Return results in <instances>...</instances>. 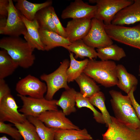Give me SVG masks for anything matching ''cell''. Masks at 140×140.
<instances>
[{
	"instance_id": "cell-1",
	"label": "cell",
	"mask_w": 140,
	"mask_h": 140,
	"mask_svg": "<svg viewBox=\"0 0 140 140\" xmlns=\"http://www.w3.org/2000/svg\"><path fill=\"white\" fill-rule=\"evenodd\" d=\"M110 102L115 117L119 122L130 128L140 129V120L138 117L128 95L114 90L109 91Z\"/></svg>"
},
{
	"instance_id": "cell-2",
	"label": "cell",
	"mask_w": 140,
	"mask_h": 140,
	"mask_svg": "<svg viewBox=\"0 0 140 140\" xmlns=\"http://www.w3.org/2000/svg\"><path fill=\"white\" fill-rule=\"evenodd\" d=\"M0 47L5 50L20 66L28 68L34 64L35 59L34 49L26 41L19 37H4L0 40Z\"/></svg>"
},
{
	"instance_id": "cell-3",
	"label": "cell",
	"mask_w": 140,
	"mask_h": 140,
	"mask_svg": "<svg viewBox=\"0 0 140 140\" xmlns=\"http://www.w3.org/2000/svg\"><path fill=\"white\" fill-rule=\"evenodd\" d=\"M117 66L113 61L89 59L83 73L104 87H110L118 84Z\"/></svg>"
},
{
	"instance_id": "cell-4",
	"label": "cell",
	"mask_w": 140,
	"mask_h": 140,
	"mask_svg": "<svg viewBox=\"0 0 140 140\" xmlns=\"http://www.w3.org/2000/svg\"><path fill=\"white\" fill-rule=\"evenodd\" d=\"M105 29L112 40L140 50V23L132 27L111 24Z\"/></svg>"
},
{
	"instance_id": "cell-5",
	"label": "cell",
	"mask_w": 140,
	"mask_h": 140,
	"mask_svg": "<svg viewBox=\"0 0 140 140\" xmlns=\"http://www.w3.org/2000/svg\"><path fill=\"white\" fill-rule=\"evenodd\" d=\"M70 62L68 59L64 60L58 68L48 74H43L40 78L44 81L47 87L45 98L48 100L53 99L55 94L60 89L65 90L70 88L67 84L66 71L69 66Z\"/></svg>"
},
{
	"instance_id": "cell-6",
	"label": "cell",
	"mask_w": 140,
	"mask_h": 140,
	"mask_svg": "<svg viewBox=\"0 0 140 140\" xmlns=\"http://www.w3.org/2000/svg\"><path fill=\"white\" fill-rule=\"evenodd\" d=\"M23 103L19 111L26 116L37 118L42 113L48 110H57V100H48L45 97L34 98L17 94Z\"/></svg>"
},
{
	"instance_id": "cell-7",
	"label": "cell",
	"mask_w": 140,
	"mask_h": 140,
	"mask_svg": "<svg viewBox=\"0 0 140 140\" xmlns=\"http://www.w3.org/2000/svg\"><path fill=\"white\" fill-rule=\"evenodd\" d=\"M95 3L97 11L95 18L102 21L106 25L111 24L116 15L120 11L133 3L132 0H90Z\"/></svg>"
},
{
	"instance_id": "cell-8",
	"label": "cell",
	"mask_w": 140,
	"mask_h": 140,
	"mask_svg": "<svg viewBox=\"0 0 140 140\" xmlns=\"http://www.w3.org/2000/svg\"><path fill=\"white\" fill-rule=\"evenodd\" d=\"M90 29L87 35L82 39L88 46L97 49L104 48L113 44V40L106 32L103 22L95 18L91 19Z\"/></svg>"
},
{
	"instance_id": "cell-9",
	"label": "cell",
	"mask_w": 140,
	"mask_h": 140,
	"mask_svg": "<svg viewBox=\"0 0 140 140\" xmlns=\"http://www.w3.org/2000/svg\"><path fill=\"white\" fill-rule=\"evenodd\" d=\"M111 119L107 130L102 135L103 140H140V129L130 128L113 116Z\"/></svg>"
},
{
	"instance_id": "cell-10",
	"label": "cell",
	"mask_w": 140,
	"mask_h": 140,
	"mask_svg": "<svg viewBox=\"0 0 140 140\" xmlns=\"http://www.w3.org/2000/svg\"><path fill=\"white\" fill-rule=\"evenodd\" d=\"M7 9L8 13L6 23L4 27L0 29V34L12 37L24 35L27 31L26 28L22 19L21 14L16 8L12 0H9Z\"/></svg>"
},
{
	"instance_id": "cell-11",
	"label": "cell",
	"mask_w": 140,
	"mask_h": 140,
	"mask_svg": "<svg viewBox=\"0 0 140 140\" xmlns=\"http://www.w3.org/2000/svg\"><path fill=\"white\" fill-rule=\"evenodd\" d=\"M15 89L19 95L40 98L44 97L47 87L45 83L38 78L29 74L18 81Z\"/></svg>"
},
{
	"instance_id": "cell-12",
	"label": "cell",
	"mask_w": 140,
	"mask_h": 140,
	"mask_svg": "<svg viewBox=\"0 0 140 140\" xmlns=\"http://www.w3.org/2000/svg\"><path fill=\"white\" fill-rule=\"evenodd\" d=\"M96 5H90L81 0H75L71 2L62 11L61 17L63 19L88 18H95L97 11Z\"/></svg>"
},
{
	"instance_id": "cell-13",
	"label": "cell",
	"mask_w": 140,
	"mask_h": 140,
	"mask_svg": "<svg viewBox=\"0 0 140 140\" xmlns=\"http://www.w3.org/2000/svg\"><path fill=\"white\" fill-rule=\"evenodd\" d=\"M18 108L11 93L5 96L0 101V121H8L13 124L24 121L27 117L20 113Z\"/></svg>"
},
{
	"instance_id": "cell-14",
	"label": "cell",
	"mask_w": 140,
	"mask_h": 140,
	"mask_svg": "<svg viewBox=\"0 0 140 140\" xmlns=\"http://www.w3.org/2000/svg\"><path fill=\"white\" fill-rule=\"evenodd\" d=\"M66 116L62 110H58L46 111L37 118L50 128L63 129H80Z\"/></svg>"
},
{
	"instance_id": "cell-15",
	"label": "cell",
	"mask_w": 140,
	"mask_h": 140,
	"mask_svg": "<svg viewBox=\"0 0 140 140\" xmlns=\"http://www.w3.org/2000/svg\"><path fill=\"white\" fill-rule=\"evenodd\" d=\"M91 19L88 18L72 19L65 27L67 38L72 43L82 39L88 34L91 27Z\"/></svg>"
},
{
	"instance_id": "cell-16",
	"label": "cell",
	"mask_w": 140,
	"mask_h": 140,
	"mask_svg": "<svg viewBox=\"0 0 140 140\" xmlns=\"http://www.w3.org/2000/svg\"><path fill=\"white\" fill-rule=\"evenodd\" d=\"M140 22V0H134L131 5L119 12L115 16L111 24L124 25Z\"/></svg>"
},
{
	"instance_id": "cell-17",
	"label": "cell",
	"mask_w": 140,
	"mask_h": 140,
	"mask_svg": "<svg viewBox=\"0 0 140 140\" xmlns=\"http://www.w3.org/2000/svg\"><path fill=\"white\" fill-rule=\"evenodd\" d=\"M21 16L27 30L23 35L25 41L34 49L45 51V46L39 33L40 26L37 20L35 18L32 21L29 20L22 14Z\"/></svg>"
},
{
	"instance_id": "cell-18",
	"label": "cell",
	"mask_w": 140,
	"mask_h": 140,
	"mask_svg": "<svg viewBox=\"0 0 140 140\" xmlns=\"http://www.w3.org/2000/svg\"><path fill=\"white\" fill-rule=\"evenodd\" d=\"M39 31L45 51H48L58 47L65 48L71 43L68 39L52 31L39 29Z\"/></svg>"
},
{
	"instance_id": "cell-19",
	"label": "cell",
	"mask_w": 140,
	"mask_h": 140,
	"mask_svg": "<svg viewBox=\"0 0 140 140\" xmlns=\"http://www.w3.org/2000/svg\"><path fill=\"white\" fill-rule=\"evenodd\" d=\"M16 8L27 19L32 21L35 18L37 13L41 9L51 6L52 1L47 0L40 3H33L26 0H15Z\"/></svg>"
},
{
	"instance_id": "cell-20",
	"label": "cell",
	"mask_w": 140,
	"mask_h": 140,
	"mask_svg": "<svg viewBox=\"0 0 140 140\" xmlns=\"http://www.w3.org/2000/svg\"><path fill=\"white\" fill-rule=\"evenodd\" d=\"M117 76L118 88L128 94L134 88H136L138 80L134 75L128 73L122 65H117Z\"/></svg>"
},
{
	"instance_id": "cell-21",
	"label": "cell",
	"mask_w": 140,
	"mask_h": 140,
	"mask_svg": "<svg viewBox=\"0 0 140 140\" xmlns=\"http://www.w3.org/2000/svg\"><path fill=\"white\" fill-rule=\"evenodd\" d=\"M65 48L69 52L75 54V58L84 59L85 57L89 59H96L97 57V53L95 48L89 47L84 43L82 39L76 40Z\"/></svg>"
},
{
	"instance_id": "cell-22",
	"label": "cell",
	"mask_w": 140,
	"mask_h": 140,
	"mask_svg": "<svg viewBox=\"0 0 140 140\" xmlns=\"http://www.w3.org/2000/svg\"><path fill=\"white\" fill-rule=\"evenodd\" d=\"M54 140H84L93 139L85 128L82 129H56Z\"/></svg>"
},
{
	"instance_id": "cell-23",
	"label": "cell",
	"mask_w": 140,
	"mask_h": 140,
	"mask_svg": "<svg viewBox=\"0 0 140 140\" xmlns=\"http://www.w3.org/2000/svg\"><path fill=\"white\" fill-rule=\"evenodd\" d=\"M77 92L73 88L65 90L62 93L59 100H57V105L61 108L66 116L69 115L76 111L75 106Z\"/></svg>"
},
{
	"instance_id": "cell-24",
	"label": "cell",
	"mask_w": 140,
	"mask_h": 140,
	"mask_svg": "<svg viewBox=\"0 0 140 140\" xmlns=\"http://www.w3.org/2000/svg\"><path fill=\"white\" fill-rule=\"evenodd\" d=\"M75 80L79 87L80 92L84 97L90 98L100 91L94 81L83 72Z\"/></svg>"
},
{
	"instance_id": "cell-25",
	"label": "cell",
	"mask_w": 140,
	"mask_h": 140,
	"mask_svg": "<svg viewBox=\"0 0 140 140\" xmlns=\"http://www.w3.org/2000/svg\"><path fill=\"white\" fill-rule=\"evenodd\" d=\"M96 51L97 57L102 61H118L126 55L123 49L116 44H113L104 48L97 49Z\"/></svg>"
},
{
	"instance_id": "cell-26",
	"label": "cell",
	"mask_w": 140,
	"mask_h": 140,
	"mask_svg": "<svg viewBox=\"0 0 140 140\" xmlns=\"http://www.w3.org/2000/svg\"><path fill=\"white\" fill-rule=\"evenodd\" d=\"M70 61L66 71L68 83L75 80L83 72L88 63L89 59H86L81 61L76 60L72 53L70 52Z\"/></svg>"
},
{
	"instance_id": "cell-27",
	"label": "cell",
	"mask_w": 140,
	"mask_h": 140,
	"mask_svg": "<svg viewBox=\"0 0 140 140\" xmlns=\"http://www.w3.org/2000/svg\"><path fill=\"white\" fill-rule=\"evenodd\" d=\"M18 66L6 50L0 51V79H4L11 75Z\"/></svg>"
},
{
	"instance_id": "cell-28",
	"label": "cell",
	"mask_w": 140,
	"mask_h": 140,
	"mask_svg": "<svg viewBox=\"0 0 140 140\" xmlns=\"http://www.w3.org/2000/svg\"><path fill=\"white\" fill-rule=\"evenodd\" d=\"M52 6H47L38 11L36 14L35 18L39 23L40 29L48 30L57 33L52 17Z\"/></svg>"
},
{
	"instance_id": "cell-29",
	"label": "cell",
	"mask_w": 140,
	"mask_h": 140,
	"mask_svg": "<svg viewBox=\"0 0 140 140\" xmlns=\"http://www.w3.org/2000/svg\"><path fill=\"white\" fill-rule=\"evenodd\" d=\"M27 118L36 127L41 140H54V134L56 129L47 127L37 118L30 116H27Z\"/></svg>"
},
{
	"instance_id": "cell-30",
	"label": "cell",
	"mask_w": 140,
	"mask_h": 140,
	"mask_svg": "<svg viewBox=\"0 0 140 140\" xmlns=\"http://www.w3.org/2000/svg\"><path fill=\"white\" fill-rule=\"evenodd\" d=\"M13 124L18 129L24 140H41L36 127L27 118L22 123Z\"/></svg>"
},
{
	"instance_id": "cell-31",
	"label": "cell",
	"mask_w": 140,
	"mask_h": 140,
	"mask_svg": "<svg viewBox=\"0 0 140 140\" xmlns=\"http://www.w3.org/2000/svg\"><path fill=\"white\" fill-rule=\"evenodd\" d=\"M88 99L92 104L100 110L106 127H108L109 125L111 122V116L107 110L105 105V97L104 93L100 91Z\"/></svg>"
},
{
	"instance_id": "cell-32",
	"label": "cell",
	"mask_w": 140,
	"mask_h": 140,
	"mask_svg": "<svg viewBox=\"0 0 140 140\" xmlns=\"http://www.w3.org/2000/svg\"><path fill=\"white\" fill-rule=\"evenodd\" d=\"M75 101L76 106L78 108L86 107L90 109L93 113L94 118L97 122L105 124L102 114L95 109L90 102L88 98L84 96L80 92H77Z\"/></svg>"
},
{
	"instance_id": "cell-33",
	"label": "cell",
	"mask_w": 140,
	"mask_h": 140,
	"mask_svg": "<svg viewBox=\"0 0 140 140\" xmlns=\"http://www.w3.org/2000/svg\"><path fill=\"white\" fill-rule=\"evenodd\" d=\"M0 133L6 134L15 140H21L23 137L18 129L11 124L0 121Z\"/></svg>"
},
{
	"instance_id": "cell-34",
	"label": "cell",
	"mask_w": 140,
	"mask_h": 140,
	"mask_svg": "<svg viewBox=\"0 0 140 140\" xmlns=\"http://www.w3.org/2000/svg\"><path fill=\"white\" fill-rule=\"evenodd\" d=\"M51 14L53 21L57 30V33L62 37L67 38L65 27L62 26L53 6H52L51 8Z\"/></svg>"
},
{
	"instance_id": "cell-35",
	"label": "cell",
	"mask_w": 140,
	"mask_h": 140,
	"mask_svg": "<svg viewBox=\"0 0 140 140\" xmlns=\"http://www.w3.org/2000/svg\"><path fill=\"white\" fill-rule=\"evenodd\" d=\"M10 94V89L4 79H0V101Z\"/></svg>"
},
{
	"instance_id": "cell-36",
	"label": "cell",
	"mask_w": 140,
	"mask_h": 140,
	"mask_svg": "<svg viewBox=\"0 0 140 140\" xmlns=\"http://www.w3.org/2000/svg\"><path fill=\"white\" fill-rule=\"evenodd\" d=\"M136 89L135 88H133L127 95L129 96L131 104L135 109L138 117L140 120V105L136 101L134 95V92Z\"/></svg>"
},
{
	"instance_id": "cell-37",
	"label": "cell",
	"mask_w": 140,
	"mask_h": 140,
	"mask_svg": "<svg viewBox=\"0 0 140 140\" xmlns=\"http://www.w3.org/2000/svg\"><path fill=\"white\" fill-rule=\"evenodd\" d=\"M9 4V0H0V17H8V12L7 7Z\"/></svg>"
},
{
	"instance_id": "cell-38",
	"label": "cell",
	"mask_w": 140,
	"mask_h": 140,
	"mask_svg": "<svg viewBox=\"0 0 140 140\" xmlns=\"http://www.w3.org/2000/svg\"><path fill=\"white\" fill-rule=\"evenodd\" d=\"M0 140H11L9 139L5 136H4L0 137Z\"/></svg>"
},
{
	"instance_id": "cell-39",
	"label": "cell",
	"mask_w": 140,
	"mask_h": 140,
	"mask_svg": "<svg viewBox=\"0 0 140 140\" xmlns=\"http://www.w3.org/2000/svg\"><path fill=\"white\" fill-rule=\"evenodd\" d=\"M139 72H140V64L139 66Z\"/></svg>"
},
{
	"instance_id": "cell-40",
	"label": "cell",
	"mask_w": 140,
	"mask_h": 140,
	"mask_svg": "<svg viewBox=\"0 0 140 140\" xmlns=\"http://www.w3.org/2000/svg\"><path fill=\"white\" fill-rule=\"evenodd\" d=\"M94 140L93 139L90 140Z\"/></svg>"
},
{
	"instance_id": "cell-41",
	"label": "cell",
	"mask_w": 140,
	"mask_h": 140,
	"mask_svg": "<svg viewBox=\"0 0 140 140\" xmlns=\"http://www.w3.org/2000/svg\"><path fill=\"white\" fill-rule=\"evenodd\" d=\"M96 140H99V139H96Z\"/></svg>"
}]
</instances>
